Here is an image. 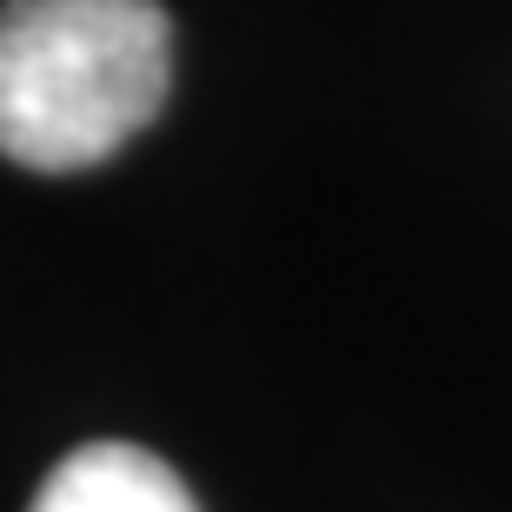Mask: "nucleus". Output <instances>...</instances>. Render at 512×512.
<instances>
[{
    "instance_id": "nucleus-2",
    "label": "nucleus",
    "mask_w": 512,
    "mask_h": 512,
    "mask_svg": "<svg viewBox=\"0 0 512 512\" xmlns=\"http://www.w3.org/2000/svg\"><path fill=\"white\" fill-rule=\"evenodd\" d=\"M27 512H200L167 459L127 439H94L40 479Z\"/></svg>"
},
{
    "instance_id": "nucleus-1",
    "label": "nucleus",
    "mask_w": 512,
    "mask_h": 512,
    "mask_svg": "<svg viewBox=\"0 0 512 512\" xmlns=\"http://www.w3.org/2000/svg\"><path fill=\"white\" fill-rule=\"evenodd\" d=\"M160 0H0V153L80 173L120 153L167 100Z\"/></svg>"
}]
</instances>
